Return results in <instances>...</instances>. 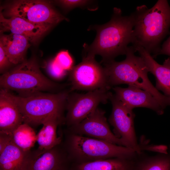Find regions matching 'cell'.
<instances>
[{"instance_id": "52a82bcc", "label": "cell", "mask_w": 170, "mask_h": 170, "mask_svg": "<svg viewBox=\"0 0 170 170\" xmlns=\"http://www.w3.org/2000/svg\"><path fill=\"white\" fill-rule=\"evenodd\" d=\"M95 56L85 54L82 61L70 71L71 92L75 90L88 92L99 89H110L105 68L95 60Z\"/></svg>"}, {"instance_id": "277c9868", "label": "cell", "mask_w": 170, "mask_h": 170, "mask_svg": "<svg viewBox=\"0 0 170 170\" xmlns=\"http://www.w3.org/2000/svg\"><path fill=\"white\" fill-rule=\"evenodd\" d=\"M67 85L57 83L46 77L34 59L26 60L0 77L1 88L15 91L22 96L43 91L57 93Z\"/></svg>"}, {"instance_id": "83f0119b", "label": "cell", "mask_w": 170, "mask_h": 170, "mask_svg": "<svg viewBox=\"0 0 170 170\" xmlns=\"http://www.w3.org/2000/svg\"><path fill=\"white\" fill-rule=\"evenodd\" d=\"M159 54H165L169 56L170 57V36L165 41L157 55Z\"/></svg>"}, {"instance_id": "4316f807", "label": "cell", "mask_w": 170, "mask_h": 170, "mask_svg": "<svg viewBox=\"0 0 170 170\" xmlns=\"http://www.w3.org/2000/svg\"><path fill=\"white\" fill-rule=\"evenodd\" d=\"M11 139V135L0 132V153L7 145Z\"/></svg>"}, {"instance_id": "6da1fadb", "label": "cell", "mask_w": 170, "mask_h": 170, "mask_svg": "<svg viewBox=\"0 0 170 170\" xmlns=\"http://www.w3.org/2000/svg\"><path fill=\"white\" fill-rule=\"evenodd\" d=\"M120 8H115L111 18L102 25H95L88 29L97 32L96 37L90 45H84L85 54L99 55L104 64L114 60L120 55L126 54L128 45L134 41L132 15L122 16Z\"/></svg>"}, {"instance_id": "8fae6325", "label": "cell", "mask_w": 170, "mask_h": 170, "mask_svg": "<svg viewBox=\"0 0 170 170\" xmlns=\"http://www.w3.org/2000/svg\"><path fill=\"white\" fill-rule=\"evenodd\" d=\"M105 114L104 111L98 107L80 123L68 128V131L77 135L123 146L121 139L111 131Z\"/></svg>"}, {"instance_id": "ac0fdd59", "label": "cell", "mask_w": 170, "mask_h": 170, "mask_svg": "<svg viewBox=\"0 0 170 170\" xmlns=\"http://www.w3.org/2000/svg\"><path fill=\"white\" fill-rule=\"evenodd\" d=\"M31 42L26 37L11 33L1 36V44L10 62L19 65L26 60L25 55Z\"/></svg>"}, {"instance_id": "d4e9b609", "label": "cell", "mask_w": 170, "mask_h": 170, "mask_svg": "<svg viewBox=\"0 0 170 170\" xmlns=\"http://www.w3.org/2000/svg\"><path fill=\"white\" fill-rule=\"evenodd\" d=\"M63 7L69 9L76 7H83L87 6L92 2L89 0H62L57 1Z\"/></svg>"}, {"instance_id": "5bb4252c", "label": "cell", "mask_w": 170, "mask_h": 170, "mask_svg": "<svg viewBox=\"0 0 170 170\" xmlns=\"http://www.w3.org/2000/svg\"><path fill=\"white\" fill-rule=\"evenodd\" d=\"M0 24L1 32L9 31L22 35L27 37L31 43L35 44L53 26L35 24L16 16L6 18L1 11Z\"/></svg>"}, {"instance_id": "3957f363", "label": "cell", "mask_w": 170, "mask_h": 170, "mask_svg": "<svg viewBox=\"0 0 170 170\" xmlns=\"http://www.w3.org/2000/svg\"><path fill=\"white\" fill-rule=\"evenodd\" d=\"M135 52L132 46L128 47L124 60L104 64L110 87L121 84L134 86L150 93L164 109L170 106V98L161 93L152 84L148 76L147 66L141 57L135 55Z\"/></svg>"}, {"instance_id": "4fadbf2b", "label": "cell", "mask_w": 170, "mask_h": 170, "mask_svg": "<svg viewBox=\"0 0 170 170\" xmlns=\"http://www.w3.org/2000/svg\"><path fill=\"white\" fill-rule=\"evenodd\" d=\"M112 88L118 99L130 109L144 107L153 110L158 115L164 112L165 109L157 99L145 90L131 85L126 88L115 87Z\"/></svg>"}, {"instance_id": "9c48e42d", "label": "cell", "mask_w": 170, "mask_h": 170, "mask_svg": "<svg viewBox=\"0 0 170 170\" xmlns=\"http://www.w3.org/2000/svg\"><path fill=\"white\" fill-rule=\"evenodd\" d=\"M109 90L99 89L85 94L71 92L67 101L65 123L68 128L76 125L89 116L100 103H107L112 94Z\"/></svg>"}, {"instance_id": "ffe728a7", "label": "cell", "mask_w": 170, "mask_h": 170, "mask_svg": "<svg viewBox=\"0 0 170 170\" xmlns=\"http://www.w3.org/2000/svg\"><path fill=\"white\" fill-rule=\"evenodd\" d=\"M143 151L139 153L133 170H170V145L167 152L146 155Z\"/></svg>"}, {"instance_id": "ba28073f", "label": "cell", "mask_w": 170, "mask_h": 170, "mask_svg": "<svg viewBox=\"0 0 170 170\" xmlns=\"http://www.w3.org/2000/svg\"><path fill=\"white\" fill-rule=\"evenodd\" d=\"M2 12L4 17H18L37 24L54 25L68 20L50 3L41 0L14 1Z\"/></svg>"}, {"instance_id": "7c38bea8", "label": "cell", "mask_w": 170, "mask_h": 170, "mask_svg": "<svg viewBox=\"0 0 170 170\" xmlns=\"http://www.w3.org/2000/svg\"><path fill=\"white\" fill-rule=\"evenodd\" d=\"M70 160L61 143L40 155L34 151L28 152L23 170H68Z\"/></svg>"}, {"instance_id": "d6986e66", "label": "cell", "mask_w": 170, "mask_h": 170, "mask_svg": "<svg viewBox=\"0 0 170 170\" xmlns=\"http://www.w3.org/2000/svg\"><path fill=\"white\" fill-rule=\"evenodd\" d=\"M137 157H116L76 163L71 170H133Z\"/></svg>"}, {"instance_id": "44dd1931", "label": "cell", "mask_w": 170, "mask_h": 170, "mask_svg": "<svg viewBox=\"0 0 170 170\" xmlns=\"http://www.w3.org/2000/svg\"><path fill=\"white\" fill-rule=\"evenodd\" d=\"M18 147L11 137L0 153V170H23L27 154Z\"/></svg>"}, {"instance_id": "2e32d148", "label": "cell", "mask_w": 170, "mask_h": 170, "mask_svg": "<svg viewBox=\"0 0 170 170\" xmlns=\"http://www.w3.org/2000/svg\"><path fill=\"white\" fill-rule=\"evenodd\" d=\"M23 123L21 114L10 95L9 92L1 88L0 91V132L11 135Z\"/></svg>"}, {"instance_id": "9a60e30c", "label": "cell", "mask_w": 170, "mask_h": 170, "mask_svg": "<svg viewBox=\"0 0 170 170\" xmlns=\"http://www.w3.org/2000/svg\"><path fill=\"white\" fill-rule=\"evenodd\" d=\"M132 46L143 60L149 72L155 77L156 88L170 98V57L165 60L163 64L161 65L143 47L137 44Z\"/></svg>"}, {"instance_id": "30bf717a", "label": "cell", "mask_w": 170, "mask_h": 170, "mask_svg": "<svg viewBox=\"0 0 170 170\" xmlns=\"http://www.w3.org/2000/svg\"><path fill=\"white\" fill-rule=\"evenodd\" d=\"M110 100L112 105L108 120L113 127L114 133L120 138L123 146L140 153L145 150V144L138 142L134 127L135 115L133 110L124 105L115 94Z\"/></svg>"}, {"instance_id": "e0dca14e", "label": "cell", "mask_w": 170, "mask_h": 170, "mask_svg": "<svg viewBox=\"0 0 170 170\" xmlns=\"http://www.w3.org/2000/svg\"><path fill=\"white\" fill-rule=\"evenodd\" d=\"M65 118L53 116L44 122L42 128L36 135V142L38 147L34 151L36 154H41L61 143V138L57 135V129L59 125L65 123Z\"/></svg>"}, {"instance_id": "8992f818", "label": "cell", "mask_w": 170, "mask_h": 170, "mask_svg": "<svg viewBox=\"0 0 170 170\" xmlns=\"http://www.w3.org/2000/svg\"><path fill=\"white\" fill-rule=\"evenodd\" d=\"M64 146L70 160L81 163L113 158H133L138 153L126 147L69 131Z\"/></svg>"}, {"instance_id": "7a4b0ae2", "label": "cell", "mask_w": 170, "mask_h": 170, "mask_svg": "<svg viewBox=\"0 0 170 170\" xmlns=\"http://www.w3.org/2000/svg\"><path fill=\"white\" fill-rule=\"evenodd\" d=\"M133 18L134 41L132 44L143 47L155 58L160 43L168 34L170 27V6L167 0H158L151 8L142 5L131 14Z\"/></svg>"}, {"instance_id": "484cf974", "label": "cell", "mask_w": 170, "mask_h": 170, "mask_svg": "<svg viewBox=\"0 0 170 170\" xmlns=\"http://www.w3.org/2000/svg\"><path fill=\"white\" fill-rule=\"evenodd\" d=\"M13 64L9 59L1 44H0V71L3 74L6 72V70Z\"/></svg>"}, {"instance_id": "5b68a950", "label": "cell", "mask_w": 170, "mask_h": 170, "mask_svg": "<svg viewBox=\"0 0 170 170\" xmlns=\"http://www.w3.org/2000/svg\"><path fill=\"white\" fill-rule=\"evenodd\" d=\"M70 89L57 93L40 92L27 96L15 95L9 92L21 114L23 123L32 128L42 124L49 117L63 116Z\"/></svg>"}, {"instance_id": "7402d4cb", "label": "cell", "mask_w": 170, "mask_h": 170, "mask_svg": "<svg viewBox=\"0 0 170 170\" xmlns=\"http://www.w3.org/2000/svg\"><path fill=\"white\" fill-rule=\"evenodd\" d=\"M36 135L33 128L23 123L11 134L14 143L25 152H28L36 142Z\"/></svg>"}, {"instance_id": "603a6c76", "label": "cell", "mask_w": 170, "mask_h": 170, "mask_svg": "<svg viewBox=\"0 0 170 170\" xmlns=\"http://www.w3.org/2000/svg\"><path fill=\"white\" fill-rule=\"evenodd\" d=\"M54 59L58 64L66 71H70L74 66L73 59L67 51H60Z\"/></svg>"}, {"instance_id": "cb8c5ba5", "label": "cell", "mask_w": 170, "mask_h": 170, "mask_svg": "<svg viewBox=\"0 0 170 170\" xmlns=\"http://www.w3.org/2000/svg\"><path fill=\"white\" fill-rule=\"evenodd\" d=\"M48 69L50 75L53 78L57 80L62 79L66 74L67 71L62 69L54 59L49 62Z\"/></svg>"}]
</instances>
